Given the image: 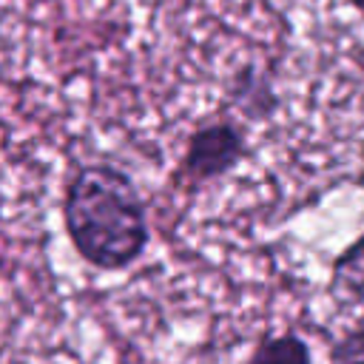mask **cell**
Wrapping results in <instances>:
<instances>
[{
  "label": "cell",
  "mask_w": 364,
  "mask_h": 364,
  "mask_svg": "<svg viewBox=\"0 0 364 364\" xmlns=\"http://www.w3.org/2000/svg\"><path fill=\"white\" fill-rule=\"evenodd\" d=\"M347 6H350V9L364 20V0H347Z\"/></svg>",
  "instance_id": "cell-7"
},
{
  "label": "cell",
  "mask_w": 364,
  "mask_h": 364,
  "mask_svg": "<svg viewBox=\"0 0 364 364\" xmlns=\"http://www.w3.org/2000/svg\"><path fill=\"white\" fill-rule=\"evenodd\" d=\"M245 364H313V353L299 333H279L264 336Z\"/></svg>",
  "instance_id": "cell-5"
},
{
  "label": "cell",
  "mask_w": 364,
  "mask_h": 364,
  "mask_svg": "<svg viewBox=\"0 0 364 364\" xmlns=\"http://www.w3.org/2000/svg\"><path fill=\"white\" fill-rule=\"evenodd\" d=\"M247 131L236 117H216L199 122L171 171V188L196 193L199 188L230 176L247 159Z\"/></svg>",
  "instance_id": "cell-2"
},
{
  "label": "cell",
  "mask_w": 364,
  "mask_h": 364,
  "mask_svg": "<svg viewBox=\"0 0 364 364\" xmlns=\"http://www.w3.org/2000/svg\"><path fill=\"white\" fill-rule=\"evenodd\" d=\"M228 105L233 111H239L242 117L262 122L267 117H273L279 97H276V85L270 80L267 71H262L259 65H245L233 74L230 88H228Z\"/></svg>",
  "instance_id": "cell-3"
},
{
  "label": "cell",
  "mask_w": 364,
  "mask_h": 364,
  "mask_svg": "<svg viewBox=\"0 0 364 364\" xmlns=\"http://www.w3.org/2000/svg\"><path fill=\"white\" fill-rule=\"evenodd\" d=\"M330 364H364V327H353L333 341Z\"/></svg>",
  "instance_id": "cell-6"
},
{
  "label": "cell",
  "mask_w": 364,
  "mask_h": 364,
  "mask_svg": "<svg viewBox=\"0 0 364 364\" xmlns=\"http://www.w3.org/2000/svg\"><path fill=\"white\" fill-rule=\"evenodd\" d=\"M327 293L338 307H364V233L333 259Z\"/></svg>",
  "instance_id": "cell-4"
},
{
  "label": "cell",
  "mask_w": 364,
  "mask_h": 364,
  "mask_svg": "<svg viewBox=\"0 0 364 364\" xmlns=\"http://www.w3.org/2000/svg\"><path fill=\"white\" fill-rule=\"evenodd\" d=\"M63 225L77 256L105 273L134 267L151 245L145 199L114 162L80 165L63 191Z\"/></svg>",
  "instance_id": "cell-1"
}]
</instances>
